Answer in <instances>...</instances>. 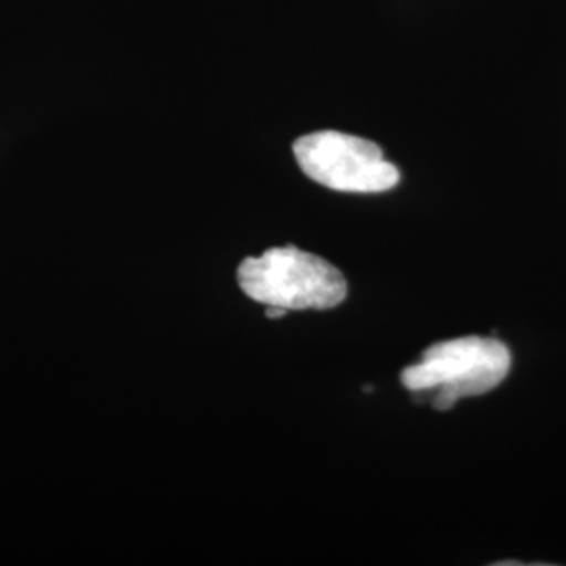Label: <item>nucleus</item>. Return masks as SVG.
Returning <instances> with one entry per match:
<instances>
[{
    "label": "nucleus",
    "mask_w": 566,
    "mask_h": 566,
    "mask_svg": "<svg viewBox=\"0 0 566 566\" xmlns=\"http://www.w3.org/2000/svg\"><path fill=\"white\" fill-rule=\"evenodd\" d=\"M238 282L251 300L285 311H326L344 303L348 293L337 268L294 245L249 256L238 268Z\"/></svg>",
    "instance_id": "1"
},
{
    "label": "nucleus",
    "mask_w": 566,
    "mask_h": 566,
    "mask_svg": "<svg viewBox=\"0 0 566 566\" xmlns=\"http://www.w3.org/2000/svg\"><path fill=\"white\" fill-rule=\"evenodd\" d=\"M512 367L509 348L495 338L461 337L428 348L420 363L405 368L401 381L412 392L438 389L434 409L447 411L458 400L501 385Z\"/></svg>",
    "instance_id": "2"
},
{
    "label": "nucleus",
    "mask_w": 566,
    "mask_h": 566,
    "mask_svg": "<svg viewBox=\"0 0 566 566\" xmlns=\"http://www.w3.org/2000/svg\"><path fill=\"white\" fill-rule=\"evenodd\" d=\"M301 170L312 180L342 192H382L400 181L374 142L337 132H318L293 144Z\"/></svg>",
    "instance_id": "3"
},
{
    "label": "nucleus",
    "mask_w": 566,
    "mask_h": 566,
    "mask_svg": "<svg viewBox=\"0 0 566 566\" xmlns=\"http://www.w3.org/2000/svg\"><path fill=\"white\" fill-rule=\"evenodd\" d=\"M286 314H289V311H285V308L271 307V305L270 307L266 308V316L270 319H279L282 318V316H285Z\"/></svg>",
    "instance_id": "4"
}]
</instances>
